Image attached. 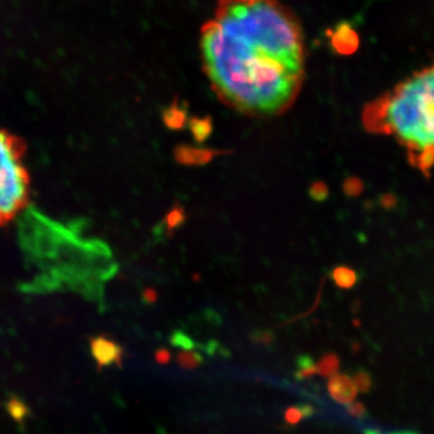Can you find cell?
Masks as SVG:
<instances>
[{"label":"cell","mask_w":434,"mask_h":434,"mask_svg":"<svg viewBox=\"0 0 434 434\" xmlns=\"http://www.w3.org/2000/svg\"><path fill=\"white\" fill-rule=\"evenodd\" d=\"M205 75L218 99L269 119L294 105L305 79L302 27L277 0H218L200 32Z\"/></svg>","instance_id":"6da1fadb"},{"label":"cell","mask_w":434,"mask_h":434,"mask_svg":"<svg viewBox=\"0 0 434 434\" xmlns=\"http://www.w3.org/2000/svg\"><path fill=\"white\" fill-rule=\"evenodd\" d=\"M362 119L368 132L396 136L412 161L434 149V63L368 103Z\"/></svg>","instance_id":"7a4b0ae2"},{"label":"cell","mask_w":434,"mask_h":434,"mask_svg":"<svg viewBox=\"0 0 434 434\" xmlns=\"http://www.w3.org/2000/svg\"><path fill=\"white\" fill-rule=\"evenodd\" d=\"M30 199V176L18 139L0 131V227L25 211Z\"/></svg>","instance_id":"3957f363"},{"label":"cell","mask_w":434,"mask_h":434,"mask_svg":"<svg viewBox=\"0 0 434 434\" xmlns=\"http://www.w3.org/2000/svg\"><path fill=\"white\" fill-rule=\"evenodd\" d=\"M226 154H230V151L198 147L188 144L179 145L174 150L175 161L185 166H208L215 158Z\"/></svg>","instance_id":"277c9868"},{"label":"cell","mask_w":434,"mask_h":434,"mask_svg":"<svg viewBox=\"0 0 434 434\" xmlns=\"http://www.w3.org/2000/svg\"><path fill=\"white\" fill-rule=\"evenodd\" d=\"M333 50L343 55H350L357 51L360 38L357 32L348 22H341L334 30H328Z\"/></svg>","instance_id":"5b68a950"},{"label":"cell","mask_w":434,"mask_h":434,"mask_svg":"<svg viewBox=\"0 0 434 434\" xmlns=\"http://www.w3.org/2000/svg\"><path fill=\"white\" fill-rule=\"evenodd\" d=\"M92 353L98 363V367H109L111 364L122 366L124 350L115 341L107 338H97L92 344Z\"/></svg>","instance_id":"8992f818"},{"label":"cell","mask_w":434,"mask_h":434,"mask_svg":"<svg viewBox=\"0 0 434 434\" xmlns=\"http://www.w3.org/2000/svg\"><path fill=\"white\" fill-rule=\"evenodd\" d=\"M328 393L334 402L341 405L353 403L357 396V388L348 375L334 374L331 376L327 385Z\"/></svg>","instance_id":"52a82bcc"},{"label":"cell","mask_w":434,"mask_h":434,"mask_svg":"<svg viewBox=\"0 0 434 434\" xmlns=\"http://www.w3.org/2000/svg\"><path fill=\"white\" fill-rule=\"evenodd\" d=\"M188 221V213L183 205L179 203L173 204L166 215L163 217L162 221L154 227V235H159L161 238H171L176 230Z\"/></svg>","instance_id":"ba28073f"},{"label":"cell","mask_w":434,"mask_h":434,"mask_svg":"<svg viewBox=\"0 0 434 434\" xmlns=\"http://www.w3.org/2000/svg\"><path fill=\"white\" fill-rule=\"evenodd\" d=\"M188 122V109L175 100L171 107L163 111V124L171 131H181Z\"/></svg>","instance_id":"9c48e42d"},{"label":"cell","mask_w":434,"mask_h":434,"mask_svg":"<svg viewBox=\"0 0 434 434\" xmlns=\"http://www.w3.org/2000/svg\"><path fill=\"white\" fill-rule=\"evenodd\" d=\"M188 127L197 144H204L213 134V119L206 117H192L188 121Z\"/></svg>","instance_id":"30bf717a"},{"label":"cell","mask_w":434,"mask_h":434,"mask_svg":"<svg viewBox=\"0 0 434 434\" xmlns=\"http://www.w3.org/2000/svg\"><path fill=\"white\" fill-rule=\"evenodd\" d=\"M296 371L294 378L299 381L310 379L314 375L317 374V364L309 355H301L296 360Z\"/></svg>","instance_id":"8fae6325"},{"label":"cell","mask_w":434,"mask_h":434,"mask_svg":"<svg viewBox=\"0 0 434 434\" xmlns=\"http://www.w3.org/2000/svg\"><path fill=\"white\" fill-rule=\"evenodd\" d=\"M332 279L338 287L341 289H351L357 280L356 272L348 267H336L333 269Z\"/></svg>","instance_id":"7c38bea8"},{"label":"cell","mask_w":434,"mask_h":434,"mask_svg":"<svg viewBox=\"0 0 434 434\" xmlns=\"http://www.w3.org/2000/svg\"><path fill=\"white\" fill-rule=\"evenodd\" d=\"M204 358L202 353H197L195 350H183L176 355V362L183 369H196L203 363Z\"/></svg>","instance_id":"4fadbf2b"},{"label":"cell","mask_w":434,"mask_h":434,"mask_svg":"<svg viewBox=\"0 0 434 434\" xmlns=\"http://www.w3.org/2000/svg\"><path fill=\"white\" fill-rule=\"evenodd\" d=\"M339 369V358L336 353H326L317 363V374L322 378H331Z\"/></svg>","instance_id":"5bb4252c"},{"label":"cell","mask_w":434,"mask_h":434,"mask_svg":"<svg viewBox=\"0 0 434 434\" xmlns=\"http://www.w3.org/2000/svg\"><path fill=\"white\" fill-rule=\"evenodd\" d=\"M9 415L13 421L18 422L20 425H23L27 419L29 417L30 410L27 407L26 403H23L21 400L16 397H13L6 405Z\"/></svg>","instance_id":"9a60e30c"},{"label":"cell","mask_w":434,"mask_h":434,"mask_svg":"<svg viewBox=\"0 0 434 434\" xmlns=\"http://www.w3.org/2000/svg\"><path fill=\"white\" fill-rule=\"evenodd\" d=\"M308 195L310 197V199L316 203H324L329 196L327 183L321 180H316L314 183H311L310 188L308 190Z\"/></svg>","instance_id":"2e32d148"},{"label":"cell","mask_w":434,"mask_h":434,"mask_svg":"<svg viewBox=\"0 0 434 434\" xmlns=\"http://www.w3.org/2000/svg\"><path fill=\"white\" fill-rule=\"evenodd\" d=\"M171 344L175 348H180L183 350H195L196 349V343L192 341V338L188 336L183 331H175L171 333Z\"/></svg>","instance_id":"e0dca14e"},{"label":"cell","mask_w":434,"mask_h":434,"mask_svg":"<svg viewBox=\"0 0 434 434\" xmlns=\"http://www.w3.org/2000/svg\"><path fill=\"white\" fill-rule=\"evenodd\" d=\"M353 383H355L358 392L366 393L373 386V380H371V375L368 374L367 371H360L353 376Z\"/></svg>","instance_id":"ac0fdd59"},{"label":"cell","mask_w":434,"mask_h":434,"mask_svg":"<svg viewBox=\"0 0 434 434\" xmlns=\"http://www.w3.org/2000/svg\"><path fill=\"white\" fill-rule=\"evenodd\" d=\"M284 419H285L286 423L289 426L297 425V423H299L302 420H304V415H303L301 405H297V407H289V408L286 409Z\"/></svg>","instance_id":"d6986e66"},{"label":"cell","mask_w":434,"mask_h":434,"mask_svg":"<svg viewBox=\"0 0 434 434\" xmlns=\"http://www.w3.org/2000/svg\"><path fill=\"white\" fill-rule=\"evenodd\" d=\"M343 188H344L346 196L356 197L361 193L363 186H362V183L357 178H349V179L345 180Z\"/></svg>","instance_id":"ffe728a7"},{"label":"cell","mask_w":434,"mask_h":434,"mask_svg":"<svg viewBox=\"0 0 434 434\" xmlns=\"http://www.w3.org/2000/svg\"><path fill=\"white\" fill-rule=\"evenodd\" d=\"M346 414L353 419H364L367 416V409L361 402H353L346 407Z\"/></svg>","instance_id":"44dd1931"},{"label":"cell","mask_w":434,"mask_h":434,"mask_svg":"<svg viewBox=\"0 0 434 434\" xmlns=\"http://www.w3.org/2000/svg\"><path fill=\"white\" fill-rule=\"evenodd\" d=\"M154 361L157 362L158 364L166 366V364H168V363L171 361V351L164 349V348L158 349L157 351L154 353Z\"/></svg>","instance_id":"7402d4cb"},{"label":"cell","mask_w":434,"mask_h":434,"mask_svg":"<svg viewBox=\"0 0 434 434\" xmlns=\"http://www.w3.org/2000/svg\"><path fill=\"white\" fill-rule=\"evenodd\" d=\"M252 339L257 341V343H260V344H269V343H272V339H274V336H272V333L269 332V331H261V332L254 333Z\"/></svg>","instance_id":"603a6c76"},{"label":"cell","mask_w":434,"mask_h":434,"mask_svg":"<svg viewBox=\"0 0 434 434\" xmlns=\"http://www.w3.org/2000/svg\"><path fill=\"white\" fill-rule=\"evenodd\" d=\"M143 299L146 304H154L157 302L158 294L157 291L154 289H146L143 292Z\"/></svg>","instance_id":"cb8c5ba5"},{"label":"cell","mask_w":434,"mask_h":434,"mask_svg":"<svg viewBox=\"0 0 434 434\" xmlns=\"http://www.w3.org/2000/svg\"><path fill=\"white\" fill-rule=\"evenodd\" d=\"M364 434H385L379 430H375V428H369V430H364Z\"/></svg>","instance_id":"d4e9b609"},{"label":"cell","mask_w":434,"mask_h":434,"mask_svg":"<svg viewBox=\"0 0 434 434\" xmlns=\"http://www.w3.org/2000/svg\"><path fill=\"white\" fill-rule=\"evenodd\" d=\"M388 434H419L416 432H412V430H396V432H392Z\"/></svg>","instance_id":"484cf974"}]
</instances>
